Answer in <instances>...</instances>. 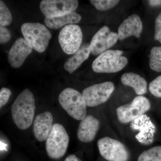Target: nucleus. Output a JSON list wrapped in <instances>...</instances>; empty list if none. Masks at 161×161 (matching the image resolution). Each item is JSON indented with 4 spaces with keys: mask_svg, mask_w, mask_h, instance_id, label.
I'll return each instance as SVG.
<instances>
[{
    "mask_svg": "<svg viewBox=\"0 0 161 161\" xmlns=\"http://www.w3.org/2000/svg\"><path fill=\"white\" fill-rule=\"evenodd\" d=\"M35 99L33 94L25 89L18 95L11 107L13 120L18 128L26 130L32 124L34 118Z\"/></svg>",
    "mask_w": 161,
    "mask_h": 161,
    "instance_id": "obj_1",
    "label": "nucleus"
},
{
    "mask_svg": "<svg viewBox=\"0 0 161 161\" xmlns=\"http://www.w3.org/2000/svg\"><path fill=\"white\" fill-rule=\"evenodd\" d=\"M21 30L24 39L33 49L39 53L46 50L52 35L45 25L40 23H24Z\"/></svg>",
    "mask_w": 161,
    "mask_h": 161,
    "instance_id": "obj_2",
    "label": "nucleus"
},
{
    "mask_svg": "<svg viewBox=\"0 0 161 161\" xmlns=\"http://www.w3.org/2000/svg\"><path fill=\"white\" fill-rule=\"evenodd\" d=\"M119 50H108L101 54L93 61L92 69L96 73L112 74L122 70L128 64V60Z\"/></svg>",
    "mask_w": 161,
    "mask_h": 161,
    "instance_id": "obj_3",
    "label": "nucleus"
},
{
    "mask_svg": "<svg viewBox=\"0 0 161 161\" xmlns=\"http://www.w3.org/2000/svg\"><path fill=\"white\" fill-rule=\"evenodd\" d=\"M58 100L61 107L76 120H81L86 115L87 106L82 94L72 88H66L60 93Z\"/></svg>",
    "mask_w": 161,
    "mask_h": 161,
    "instance_id": "obj_4",
    "label": "nucleus"
},
{
    "mask_svg": "<svg viewBox=\"0 0 161 161\" xmlns=\"http://www.w3.org/2000/svg\"><path fill=\"white\" fill-rule=\"evenodd\" d=\"M69 141V136L64 127L60 124H54L46 140L47 155L54 159L61 158L67 150Z\"/></svg>",
    "mask_w": 161,
    "mask_h": 161,
    "instance_id": "obj_5",
    "label": "nucleus"
},
{
    "mask_svg": "<svg viewBox=\"0 0 161 161\" xmlns=\"http://www.w3.org/2000/svg\"><path fill=\"white\" fill-rule=\"evenodd\" d=\"M150 107L148 98L139 95L130 103L119 107L116 110V115L120 123H128L148 112Z\"/></svg>",
    "mask_w": 161,
    "mask_h": 161,
    "instance_id": "obj_6",
    "label": "nucleus"
},
{
    "mask_svg": "<svg viewBox=\"0 0 161 161\" xmlns=\"http://www.w3.org/2000/svg\"><path fill=\"white\" fill-rule=\"evenodd\" d=\"M100 154L108 161H128L129 153L120 142L106 136L101 138L97 142Z\"/></svg>",
    "mask_w": 161,
    "mask_h": 161,
    "instance_id": "obj_7",
    "label": "nucleus"
},
{
    "mask_svg": "<svg viewBox=\"0 0 161 161\" xmlns=\"http://www.w3.org/2000/svg\"><path fill=\"white\" fill-rule=\"evenodd\" d=\"M83 35L80 26L71 24L64 26L59 35V42L67 54H74L82 45Z\"/></svg>",
    "mask_w": 161,
    "mask_h": 161,
    "instance_id": "obj_8",
    "label": "nucleus"
},
{
    "mask_svg": "<svg viewBox=\"0 0 161 161\" xmlns=\"http://www.w3.org/2000/svg\"><path fill=\"white\" fill-rule=\"evenodd\" d=\"M115 90V86L111 81L93 85L82 92L87 107H95L105 103Z\"/></svg>",
    "mask_w": 161,
    "mask_h": 161,
    "instance_id": "obj_9",
    "label": "nucleus"
},
{
    "mask_svg": "<svg viewBox=\"0 0 161 161\" xmlns=\"http://www.w3.org/2000/svg\"><path fill=\"white\" fill-rule=\"evenodd\" d=\"M78 6L77 0H43L40 7L46 18H53L75 12Z\"/></svg>",
    "mask_w": 161,
    "mask_h": 161,
    "instance_id": "obj_10",
    "label": "nucleus"
},
{
    "mask_svg": "<svg viewBox=\"0 0 161 161\" xmlns=\"http://www.w3.org/2000/svg\"><path fill=\"white\" fill-rule=\"evenodd\" d=\"M118 33L111 31L108 26L102 27L92 37L90 43L91 53L94 56H99L117 43Z\"/></svg>",
    "mask_w": 161,
    "mask_h": 161,
    "instance_id": "obj_11",
    "label": "nucleus"
},
{
    "mask_svg": "<svg viewBox=\"0 0 161 161\" xmlns=\"http://www.w3.org/2000/svg\"><path fill=\"white\" fill-rule=\"evenodd\" d=\"M32 49L25 39L18 38L8 53V61L12 67L18 68L22 66Z\"/></svg>",
    "mask_w": 161,
    "mask_h": 161,
    "instance_id": "obj_12",
    "label": "nucleus"
},
{
    "mask_svg": "<svg viewBox=\"0 0 161 161\" xmlns=\"http://www.w3.org/2000/svg\"><path fill=\"white\" fill-rule=\"evenodd\" d=\"M142 30V22L140 17L138 15L132 14L124 20L119 26V40H124L131 36L140 38Z\"/></svg>",
    "mask_w": 161,
    "mask_h": 161,
    "instance_id": "obj_13",
    "label": "nucleus"
},
{
    "mask_svg": "<svg viewBox=\"0 0 161 161\" xmlns=\"http://www.w3.org/2000/svg\"><path fill=\"white\" fill-rule=\"evenodd\" d=\"M99 127V121L93 115H86L80 121L78 126L77 136L84 143L92 142L96 136Z\"/></svg>",
    "mask_w": 161,
    "mask_h": 161,
    "instance_id": "obj_14",
    "label": "nucleus"
},
{
    "mask_svg": "<svg viewBox=\"0 0 161 161\" xmlns=\"http://www.w3.org/2000/svg\"><path fill=\"white\" fill-rule=\"evenodd\" d=\"M53 116L49 112L39 114L33 122V132L35 137L40 142L46 140L53 127Z\"/></svg>",
    "mask_w": 161,
    "mask_h": 161,
    "instance_id": "obj_15",
    "label": "nucleus"
},
{
    "mask_svg": "<svg viewBox=\"0 0 161 161\" xmlns=\"http://www.w3.org/2000/svg\"><path fill=\"white\" fill-rule=\"evenodd\" d=\"M90 44L84 43L78 51L65 61L64 67L70 74L74 73L89 57L91 53Z\"/></svg>",
    "mask_w": 161,
    "mask_h": 161,
    "instance_id": "obj_16",
    "label": "nucleus"
},
{
    "mask_svg": "<svg viewBox=\"0 0 161 161\" xmlns=\"http://www.w3.org/2000/svg\"><path fill=\"white\" fill-rule=\"evenodd\" d=\"M121 80L124 85L132 87L137 95H142L147 93V80L136 73H125L122 75Z\"/></svg>",
    "mask_w": 161,
    "mask_h": 161,
    "instance_id": "obj_17",
    "label": "nucleus"
},
{
    "mask_svg": "<svg viewBox=\"0 0 161 161\" xmlns=\"http://www.w3.org/2000/svg\"><path fill=\"white\" fill-rule=\"evenodd\" d=\"M81 19V16L75 11L58 17L45 18L44 21L48 28L57 30L64 26L78 23Z\"/></svg>",
    "mask_w": 161,
    "mask_h": 161,
    "instance_id": "obj_18",
    "label": "nucleus"
},
{
    "mask_svg": "<svg viewBox=\"0 0 161 161\" xmlns=\"http://www.w3.org/2000/svg\"><path fill=\"white\" fill-rule=\"evenodd\" d=\"M149 57L150 69L155 72H161V47H153Z\"/></svg>",
    "mask_w": 161,
    "mask_h": 161,
    "instance_id": "obj_19",
    "label": "nucleus"
},
{
    "mask_svg": "<svg viewBox=\"0 0 161 161\" xmlns=\"http://www.w3.org/2000/svg\"><path fill=\"white\" fill-rule=\"evenodd\" d=\"M137 161H161V147H152L144 151L138 157Z\"/></svg>",
    "mask_w": 161,
    "mask_h": 161,
    "instance_id": "obj_20",
    "label": "nucleus"
},
{
    "mask_svg": "<svg viewBox=\"0 0 161 161\" xmlns=\"http://www.w3.org/2000/svg\"><path fill=\"white\" fill-rule=\"evenodd\" d=\"M90 3L97 10L106 11L114 8L118 5L119 1L117 0H91Z\"/></svg>",
    "mask_w": 161,
    "mask_h": 161,
    "instance_id": "obj_21",
    "label": "nucleus"
},
{
    "mask_svg": "<svg viewBox=\"0 0 161 161\" xmlns=\"http://www.w3.org/2000/svg\"><path fill=\"white\" fill-rule=\"evenodd\" d=\"M12 21L11 12L5 3L0 1V24L6 26L10 25Z\"/></svg>",
    "mask_w": 161,
    "mask_h": 161,
    "instance_id": "obj_22",
    "label": "nucleus"
},
{
    "mask_svg": "<svg viewBox=\"0 0 161 161\" xmlns=\"http://www.w3.org/2000/svg\"><path fill=\"white\" fill-rule=\"evenodd\" d=\"M149 91L153 96L161 98V75L157 77L149 84Z\"/></svg>",
    "mask_w": 161,
    "mask_h": 161,
    "instance_id": "obj_23",
    "label": "nucleus"
},
{
    "mask_svg": "<svg viewBox=\"0 0 161 161\" xmlns=\"http://www.w3.org/2000/svg\"><path fill=\"white\" fill-rule=\"evenodd\" d=\"M11 92L7 88H2L0 91V108H2L9 100Z\"/></svg>",
    "mask_w": 161,
    "mask_h": 161,
    "instance_id": "obj_24",
    "label": "nucleus"
},
{
    "mask_svg": "<svg viewBox=\"0 0 161 161\" xmlns=\"http://www.w3.org/2000/svg\"><path fill=\"white\" fill-rule=\"evenodd\" d=\"M154 39L161 43V12L156 18Z\"/></svg>",
    "mask_w": 161,
    "mask_h": 161,
    "instance_id": "obj_25",
    "label": "nucleus"
},
{
    "mask_svg": "<svg viewBox=\"0 0 161 161\" xmlns=\"http://www.w3.org/2000/svg\"><path fill=\"white\" fill-rule=\"evenodd\" d=\"M11 39V35L9 30L5 26H0V43L4 44L7 43Z\"/></svg>",
    "mask_w": 161,
    "mask_h": 161,
    "instance_id": "obj_26",
    "label": "nucleus"
},
{
    "mask_svg": "<svg viewBox=\"0 0 161 161\" xmlns=\"http://www.w3.org/2000/svg\"><path fill=\"white\" fill-rule=\"evenodd\" d=\"M148 2L149 5L153 7L161 5V0H150V1H148Z\"/></svg>",
    "mask_w": 161,
    "mask_h": 161,
    "instance_id": "obj_27",
    "label": "nucleus"
},
{
    "mask_svg": "<svg viewBox=\"0 0 161 161\" xmlns=\"http://www.w3.org/2000/svg\"><path fill=\"white\" fill-rule=\"evenodd\" d=\"M64 161H81L76 155L72 154L68 156Z\"/></svg>",
    "mask_w": 161,
    "mask_h": 161,
    "instance_id": "obj_28",
    "label": "nucleus"
}]
</instances>
